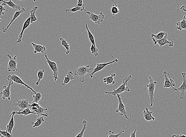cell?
Listing matches in <instances>:
<instances>
[{"mask_svg": "<svg viewBox=\"0 0 186 137\" xmlns=\"http://www.w3.org/2000/svg\"><path fill=\"white\" fill-rule=\"evenodd\" d=\"M0 135H3L5 137H12V135L8 133L6 131H2L0 129Z\"/></svg>", "mask_w": 186, "mask_h": 137, "instance_id": "f35d334b", "label": "cell"}, {"mask_svg": "<svg viewBox=\"0 0 186 137\" xmlns=\"http://www.w3.org/2000/svg\"><path fill=\"white\" fill-rule=\"evenodd\" d=\"M0 2H2V3L5 4V5H7L8 6L14 10L16 11H17L20 10L21 9L20 5L14 3L11 0H9L8 1H4V0H0Z\"/></svg>", "mask_w": 186, "mask_h": 137, "instance_id": "44dd1931", "label": "cell"}, {"mask_svg": "<svg viewBox=\"0 0 186 137\" xmlns=\"http://www.w3.org/2000/svg\"><path fill=\"white\" fill-rule=\"evenodd\" d=\"M89 67V65L86 66L82 65L75 71V75L79 77V81L80 83H84L85 77L87 73L90 75L93 71L94 68Z\"/></svg>", "mask_w": 186, "mask_h": 137, "instance_id": "7a4b0ae2", "label": "cell"}, {"mask_svg": "<svg viewBox=\"0 0 186 137\" xmlns=\"http://www.w3.org/2000/svg\"><path fill=\"white\" fill-rule=\"evenodd\" d=\"M31 45L34 48V51L33 52L35 54L37 53H44L46 50V48L42 45H37L33 42H32Z\"/></svg>", "mask_w": 186, "mask_h": 137, "instance_id": "ffe728a7", "label": "cell"}, {"mask_svg": "<svg viewBox=\"0 0 186 137\" xmlns=\"http://www.w3.org/2000/svg\"><path fill=\"white\" fill-rule=\"evenodd\" d=\"M5 4L2 3V5H0V16L5 15V11L6 10L5 8Z\"/></svg>", "mask_w": 186, "mask_h": 137, "instance_id": "74e56055", "label": "cell"}, {"mask_svg": "<svg viewBox=\"0 0 186 137\" xmlns=\"http://www.w3.org/2000/svg\"><path fill=\"white\" fill-rule=\"evenodd\" d=\"M166 33V32L161 31L158 33L157 35H155V34H151V38H155V40H160L163 38Z\"/></svg>", "mask_w": 186, "mask_h": 137, "instance_id": "d6a6232c", "label": "cell"}, {"mask_svg": "<svg viewBox=\"0 0 186 137\" xmlns=\"http://www.w3.org/2000/svg\"><path fill=\"white\" fill-rule=\"evenodd\" d=\"M38 9V7L35 6L30 11V14L31 18V23H33L34 22L37 21V19L35 16V12Z\"/></svg>", "mask_w": 186, "mask_h": 137, "instance_id": "4316f807", "label": "cell"}, {"mask_svg": "<svg viewBox=\"0 0 186 137\" xmlns=\"http://www.w3.org/2000/svg\"><path fill=\"white\" fill-rule=\"evenodd\" d=\"M181 75L183 78L182 84H181V85L179 88H176V91L180 92V99L181 100H183L185 98V92L186 91V73L183 72Z\"/></svg>", "mask_w": 186, "mask_h": 137, "instance_id": "4fadbf2b", "label": "cell"}, {"mask_svg": "<svg viewBox=\"0 0 186 137\" xmlns=\"http://www.w3.org/2000/svg\"><path fill=\"white\" fill-rule=\"evenodd\" d=\"M132 78V76L130 75L128 77H126L123 79V83L117 89H113V91L112 92H107L105 91V93L113 95V96H116L117 95H120L125 92H130V89L128 87H127L128 82L130 81Z\"/></svg>", "mask_w": 186, "mask_h": 137, "instance_id": "6da1fadb", "label": "cell"}, {"mask_svg": "<svg viewBox=\"0 0 186 137\" xmlns=\"http://www.w3.org/2000/svg\"><path fill=\"white\" fill-rule=\"evenodd\" d=\"M116 96L118 98V106L117 109L116 110V113H118L119 112V113H120L119 115V116H124L125 119L129 120V118L127 117V112L126 111V107H125V105L122 102L120 95H116Z\"/></svg>", "mask_w": 186, "mask_h": 137, "instance_id": "9c48e42d", "label": "cell"}, {"mask_svg": "<svg viewBox=\"0 0 186 137\" xmlns=\"http://www.w3.org/2000/svg\"><path fill=\"white\" fill-rule=\"evenodd\" d=\"M74 77H73V73L72 71H70L67 75L66 77H64L63 83H62V86H65L67 84L69 83L71 81L74 79Z\"/></svg>", "mask_w": 186, "mask_h": 137, "instance_id": "7402d4cb", "label": "cell"}, {"mask_svg": "<svg viewBox=\"0 0 186 137\" xmlns=\"http://www.w3.org/2000/svg\"><path fill=\"white\" fill-rule=\"evenodd\" d=\"M90 50L92 54L94 55L95 57L98 56V49L97 47H95L92 44H91V47H90Z\"/></svg>", "mask_w": 186, "mask_h": 137, "instance_id": "8d00e7d4", "label": "cell"}, {"mask_svg": "<svg viewBox=\"0 0 186 137\" xmlns=\"http://www.w3.org/2000/svg\"><path fill=\"white\" fill-rule=\"evenodd\" d=\"M7 56L9 58V62H8L7 67V70L8 72H14L17 71V66L18 60L17 59V56H15L14 57H12L10 55L8 54Z\"/></svg>", "mask_w": 186, "mask_h": 137, "instance_id": "30bf717a", "label": "cell"}, {"mask_svg": "<svg viewBox=\"0 0 186 137\" xmlns=\"http://www.w3.org/2000/svg\"><path fill=\"white\" fill-rule=\"evenodd\" d=\"M118 62V59H114L112 62H107V63H97L96 67L95 68H94L93 71L91 74L89 75L90 78L92 79L94 77V78L97 79L96 77H94V74H95V73L103 70L105 67H106V66H108V65L112 64V63H116Z\"/></svg>", "mask_w": 186, "mask_h": 137, "instance_id": "ba28073f", "label": "cell"}, {"mask_svg": "<svg viewBox=\"0 0 186 137\" xmlns=\"http://www.w3.org/2000/svg\"><path fill=\"white\" fill-rule=\"evenodd\" d=\"M77 4L76 6L82 7L83 6V0H77Z\"/></svg>", "mask_w": 186, "mask_h": 137, "instance_id": "ab89813d", "label": "cell"}, {"mask_svg": "<svg viewBox=\"0 0 186 137\" xmlns=\"http://www.w3.org/2000/svg\"><path fill=\"white\" fill-rule=\"evenodd\" d=\"M111 10L113 16H114L115 15L119 13V10L116 2H115L114 4L112 5Z\"/></svg>", "mask_w": 186, "mask_h": 137, "instance_id": "e575fe53", "label": "cell"}, {"mask_svg": "<svg viewBox=\"0 0 186 137\" xmlns=\"http://www.w3.org/2000/svg\"><path fill=\"white\" fill-rule=\"evenodd\" d=\"M30 24L31 18L30 16V17L28 18L27 20H26V21L24 22V23H23L22 31H21L20 34H19V38H18L17 41L16 42V43L21 44L22 38V37H23V33H24L25 30L29 27V26H30Z\"/></svg>", "mask_w": 186, "mask_h": 137, "instance_id": "2e32d148", "label": "cell"}, {"mask_svg": "<svg viewBox=\"0 0 186 137\" xmlns=\"http://www.w3.org/2000/svg\"><path fill=\"white\" fill-rule=\"evenodd\" d=\"M44 73V70L39 71L38 72H37V77H38V80H37V81L36 82L35 84L36 86L39 85L40 81H41V80L43 79V78Z\"/></svg>", "mask_w": 186, "mask_h": 137, "instance_id": "f546056e", "label": "cell"}, {"mask_svg": "<svg viewBox=\"0 0 186 137\" xmlns=\"http://www.w3.org/2000/svg\"><path fill=\"white\" fill-rule=\"evenodd\" d=\"M85 27L86 30H87V34H88L89 40L90 42H91L92 45H93L94 46L96 47L94 37L93 34H92L91 32L89 30L87 23H85Z\"/></svg>", "mask_w": 186, "mask_h": 137, "instance_id": "484cf974", "label": "cell"}, {"mask_svg": "<svg viewBox=\"0 0 186 137\" xmlns=\"http://www.w3.org/2000/svg\"><path fill=\"white\" fill-rule=\"evenodd\" d=\"M15 111L16 110H14L13 112L11 113L10 117H11V118L8 124L6 126V131L8 133L12 135V131L13 130L14 127V117L15 114Z\"/></svg>", "mask_w": 186, "mask_h": 137, "instance_id": "ac0fdd59", "label": "cell"}, {"mask_svg": "<svg viewBox=\"0 0 186 137\" xmlns=\"http://www.w3.org/2000/svg\"><path fill=\"white\" fill-rule=\"evenodd\" d=\"M34 101L33 102H35L36 103H38V102L41 100L42 95L41 92H36L35 95H33Z\"/></svg>", "mask_w": 186, "mask_h": 137, "instance_id": "836d02e7", "label": "cell"}, {"mask_svg": "<svg viewBox=\"0 0 186 137\" xmlns=\"http://www.w3.org/2000/svg\"><path fill=\"white\" fill-rule=\"evenodd\" d=\"M44 122V119L43 117H39L37 119V121L35 122V123L31 122V124L33 128H35V127H40L41 126V124H43Z\"/></svg>", "mask_w": 186, "mask_h": 137, "instance_id": "f1b7e54d", "label": "cell"}, {"mask_svg": "<svg viewBox=\"0 0 186 137\" xmlns=\"http://www.w3.org/2000/svg\"><path fill=\"white\" fill-rule=\"evenodd\" d=\"M0 137H5L3 135H0Z\"/></svg>", "mask_w": 186, "mask_h": 137, "instance_id": "ee69618b", "label": "cell"}, {"mask_svg": "<svg viewBox=\"0 0 186 137\" xmlns=\"http://www.w3.org/2000/svg\"><path fill=\"white\" fill-rule=\"evenodd\" d=\"M177 30L179 31H181L183 30H186V16H184L183 20L180 22H177L176 23Z\"/></svg>", "mask_w": 186, "mask_h": 137, "instance_id": "cb8c5ba5", "label": "cell"}, {"mask_svg": "<svg viewBox=\"0 0 186 137\" xmlns=\"http://www.w3.org/2000/svg\"><path fill=\"white\" fill-rule=\"evenodd\" d=\"M60 40L61 42V45L64 46V47L66 50V54L67 55L68 54L70 53V45L68 44V43L67 42L66 39H64L62 37L60 38Z\"/></svg>", "mask_w": 186, "mask_h": 137, "instance_id": "83f0119b", "label": "cell"}, {"mask_svg": "<svg viewBox=\"0 0 186 137\" xmlns=\"http://www.w3.org/2000/svg\"><path fill=\"white\" fill-rule=\"evenodd\" d=\"M163 74L165 77V81L163 84V87L164 88H172L173 91H176V88H174L176 86L175 82L171 78L170 74L166 71L163 72Z\"/></svg>", "mask_w": 186, "mask_h": 137, "instance_id": "52a82bcc", "label": "cell"}, {"mask_svg": "<svg viewBox=\"0 0 186 137\" xmlns=\"http://www.w3.org/2000/svg\"><path fill=\"white\" fill-rule=\"evenodd\" d=\"M87 121L85 120H83L82 122V124L83 125L82 129L80 133L78 134L75 137H83L85 131L87 128Z\"/></svg>", "mask_w": 186, "mask_h": 137, "instance_id": "1f68e13d", "label": "cell"}, {"mask_svg": "<svg viewBox=\"0 0 186 137\" xmlns=\"http://www.w3.org/2000/svg\"><path fill=\"white\" fill-rule=\"evenodd\" d=\"M25 11H26V9L23 8H22V9H21L20 10L17 11H16L14 14V15L13 18H12V20H11L10 23L7 26L6 28H5L4 27H2V29L4 33L6 32V31H8V29H9V27H10V26L11 25V24H12V23H13L21 14H22V13H23Z\"/></svg>", "mask_w": 186, "mask_h": 137, "instance_id": "e0dca14e", "label": "cell"}, {"mask_svg": "<svg viewBox=\"0 0 186 137\" xmlns=\"http://www.w3.org/2000/svg\"><path fill=\"white\" fill-rule=\"evenodd\" d=\"M172 137H186L184 134H174L172 135Z\"/></svg>", "mask_w": 186, "mask_h": 137, "instance_id": "60d3db41", "label": "cell"}, {"mask_svg": "<svg viewBox=\"0 0 186 137\" xmlns=\"http://www.w3.org/2000/svg\"><path fill=\"white\" fill-rule=\"evenodd\" d=\"M84 10L88 14L89 18L96 24L99 25L104 22L105 15L102 12H100L99 15H97L91 12L87 11L85 9Z\"/></svg>", "mask_w": 186, "mask_h": 137, "instance_id": "8992f818", "label": "cell"}, {"mask_svg": "<svg viewBox=\"0 0 186 137\" xmlns=\"http://www.w3.org/2000/svg\"><path fill=\"white\" fill-rule=\"evenodd\" d=\"M116 74L115 73H113V74L111 75V76L104 78L103 81L104 83L107 84V85L114 84L116 83V82L114 81V78L116 77Z\"/></svg>", "mask_w": 186, "mask_h": 137, "instance_id": "d4e9b609", "label": "cell"}, {"mask_svg": "<svg viewBox=\"0 0 186 137\" xmlns=\"http://www.w3.org/2000/svg\"><path fill=\"white\" fill-rule=\"evenodd\" d=\"M17 1H20V2H22V1H25V0H17ZM33 1H34V2H36V1H37V0H33Z\"/></svg>", "mask_w": 186, "mask_h": 137, "instance_id": "7bdbcfd3", "label": "cell"}, {"mask_svg": "<svg viewBox=\"0 0 186 137\" xmlns=\"http://www.w3.org/2000/svg\"><path fill=\"white\" fill-rule=\"evenodd\" d=\"M7 79L8 81L10 80H11L14 83H16L17 84H20V85H23L24 86L27 88V89H30L35 94L36 93L35 91L31 87L27 85L19 77V76L13 74L12 75H9L8 76Z\"/></svg>", "mask_w": 186, "mask_h": 137, "instance_id": "8fae6325", "label": "cell"}, {"mask_svg": "<svg viewBox=\"0 0 186 137\" xmlns=\"http://www.w3.org/2000/svg\"><path fill=\"white\" fill-rule=\"evenodd\" d=\"M44 57H45L47 63H48V66L52 71L53 72V78L54 79V81H56L58 79V75L59 73H60L61 72L58 70L56 63L55 62L51 61L50 60L46 54H44Z\"/></svg>", "mask_w": 186, "mask_h": 137, "instance_id": "5b68a950", "label": "cell"}, {"mask_svg": "<svg viewBox=\"0 0 186 137\" xmlns=\"http://www.w3.org/2000/svg\"><path fill=\"white\" fill-rule=\"evenodd\" d=\"M152 112L150 111L147 107H146L143 111V117L144 119L147 121H150L151 120L154 121L155 118L152 116Z\"/></svg>", "mask_w": 186, "mask_h": 137, "instance_id": "d6986e66", "label": "cell"}, {"mask_svg": "<svg viewBox=\"0 0 186 137\" xmlns=\"http://www.w3.org/2000/svg\"><path fill=\"white\" fill-rule=\"evenodd\" d=\"M136 131H137V129H135L134 130V131H133V132H131V134H130V137H136Z\"/></svg>", "mask_w": 186, "mask_h": 137, "instance_id": "b9f144b4", "label": "cell"}, {"mask_svg": "<svg viewBox=\"0 0 186 137\" xmlns=\"http://www.w3.org/2000/svg\"><path fill=\"white\" fill-rule=\"evenodd\" d=\"M36 114L39 116L40 115L39 114H37V113H34V112L31 111L29 107L24 109V110L18 112L16 110V111H15V114L18 115H23L25 116V117L29 115L30 114Z\"/></svg>", "mask_w": 186, "mask_h": 137, "instance_id": "603a6c76", "label": "cell"}, {"mask_svg": "<svg viewBox=\"0 0 186 137\" xmlns=\"http://www.w3.org/2000/svg\"><path fill=\"white\" fill-rule=\"evenodd\" d=\"M84 9L85 7L83 6L82 7L75 6V7L72 8V9H66L65 10V12H66V13H67V12H71L74 13V12L79 11H80L81 12L83 11L84 10Z\"/></svg>", "mask_w": 186, "mask_h": 137, "instance_id": "4dcf8cb0", "label": "cell"}, {"mask_svg": "<svg viewBox=\"0 0 186 137\" xmlns=\"http://www.w3.org/2000/svg\"><path fill=\"white\" fill-rule=\"evenodd\" d=\"M148 79H149V83L147 84V86L148 89V95L149 96L150 104H151L150 107H152L153 106L154 101H155V86L157 84V82L154 81L151 76H149Z\"/></svg>", "mask_w": 186, "mask_h": 137, "instance_id": "3957f363", "label": "cell"}, {"mask_svg": "<svg viewBox=\"0 0 186 137\" xmlns=\"http://www.w3.org/2000/svg\"><path fill=\"white\" fill-rule=\"evenodd\" d=\"M31 102L28 99H22L17 101L16 103H13V106L18 107L20 109L19 111H21L22 110L29 107Z\"/></svg>", "mask_w": 186, "mask_h": 137, "instance_id": "9a60e30c", "label": "cell"}, {"mask_svg": "<svg viewBox=\"0 0 186 137\" xmlns=\"http://www.w3.org/2000/svg\"><path fill=\"white\" fill-rule=\"evenodd\" d=\"M14 82L11 80L9 81V84L7 87L4 86L3 87V90L1 92L0 95H2V99H5L7 98L8 100H10V87L13 85Z\"/></svg>", "mask_w": 186, "mask_h": 137, "instance_id": "5bb4252c", "label": "cell"}, {"mask_svg": "<svg viewBox=\"0 0 186 137\" xmlns=\"http://www.w3.org/2000/svg\"><path fill=\"white\" fill-rule=\"evenodd\" d=\"M29 108L31 111L39 114L40 116L48 117V115L47 113L45 114L44 113V112L48 110V109L44 108L42 107L38 103H36L34 102H31L29 105Z\"/></svg>", "mask_w": 186, "mask_h": 137, "instance_id": "277c9868", "label": "cell"}, {"mask_svg": "<svg viewBox=\"0 0 186 137\" xmlns=\"http://www.w3.org/2000/svg\"><path fill=\"white\" fill-rule=\"evenodd\" d=\"M151 38L152 40L154 45H156L157 44H158L160 47H162L163 46L166 45H168L169 46L171 47H172L174 46V42L173 41H168L167 34V33L163 38L160 40H155V38Z\"/></svg>", "mask_w": 186, "mask_h": 137, "instance_id": "7c38bea8", "label": "cell"}, {"mask_svg": "<svg viewBox=\"0 0 186 137\" xmlns=\"http://www.w3.org/2000/svg\"><path fill=\"white\" fill-rule=\"evenodd\" d=\"M125 132L124 130L121 131L118 134H115L114 132L112 130H110L108 132V134L106 137H119L122 134Z\"/></svg>", "mask_w": 186, "mask_h": 137, "instance_id": "d590c367", "label": "cell"}]
</instances>
